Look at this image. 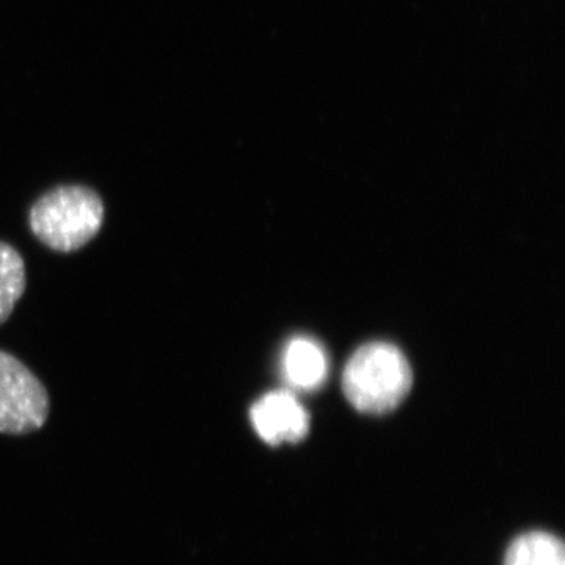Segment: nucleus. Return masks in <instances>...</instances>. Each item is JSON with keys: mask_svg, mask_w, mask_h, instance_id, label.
<instances>
[{"mask_svg": "<svg viewBox=\"0 0 565 565\" xmlns=\"http://www.w3.org/2000/svg\"><path fill=\"white\" fill-rule=\"evenodd\" d=\"M414 384L411 364L396 345L364 344L345 364L343 390L363 414L381 415L397 407Z\"/></svg>", "mask_w": 565, "mask_h": 565, "instance_id": "f257e3e1", "label": "nucleus"}, {"mask_svg": "<svg viewBox=\"0 0 565 565\" xmlns=\"http://www.w3.org/2000/svg\"><path fill=\"white\" fill-rule=\"evenodd\" d=\"M102 196L84 185H62L33 204L31 228L55 252H76L102 232Z\"/></svg>", "mask_w": 565, "mask_h": 565, "instance_id": "f03ea898", "label": "nucleus"}, {"mask_svg": "<svg viewBox=\"0 0 565 565\" xmlns=\"http://www.w3.org/2000/svg\"><path fill=\"white\" fill-rule=\"evenodd\" d=\"M50 415V396L39 377L14 359L0 351V434L35 433Z\"/></svg>", "mask_w": 565, "mask_h": 565, "instance_id": "7ed1b4c3", "label": "nucleus"}, {"mask_svg": "<svg viewBox=\"0 0 565 565\" xmlns=\"http://www.w3.org/2000/svg\"><path fill=\"white\" fill-rule=\"evenodd\" d=\"M250 419L256 434L267 445L297 444L310 430V416L292 393L266 394L253 405Z\"/></svg>", "mask_w": 565, "mask_h": 565, "instance_id": "20e7f679", "label": "nucleus"}, {"mask_svg": "<svg viewBox=\"0 0 565 565\" xmlns=\"http://www.w3.org/2000/svg\"><path fill=\"white\" fill-rule=\"evenodd\" d=\"M329 373V359L321 344L311 338H294L281 356L286 384L300 392L319 388Z\"/></svg>", "mask_w": 565, "mask_h": 565, "instance_id": "39448f33", "label": "nucleus"}, {"mask_svg": "<svg viewBox=\"0 0 565 565\" xmlns=\"http://www.w3.org/2000/svg\"><path fill=\"white\" fill-rule=\"evenodd\" d=\"M504 565H565L563 541L545 531L519 535L505 552Z\"/></svg>", "mask_w": 565, "mask_h": 565, "instance_id": "423d86ee", "label": "nucleus"}, {"mask_svg": "<svg viewBox=\"0 0 565 565\" xmlns=\"http://www.w3.org/2000/svg\"><path fill=\"white\" fill-rule=\"evenodd\" d=\"M24 291V259L11 245L0 243V323L10 318Z\"/></svg>", "mask_w": 565, "mask_h": 565, "instance_id": "0eeeda50", "label": "nucleus"}]
</instances>
